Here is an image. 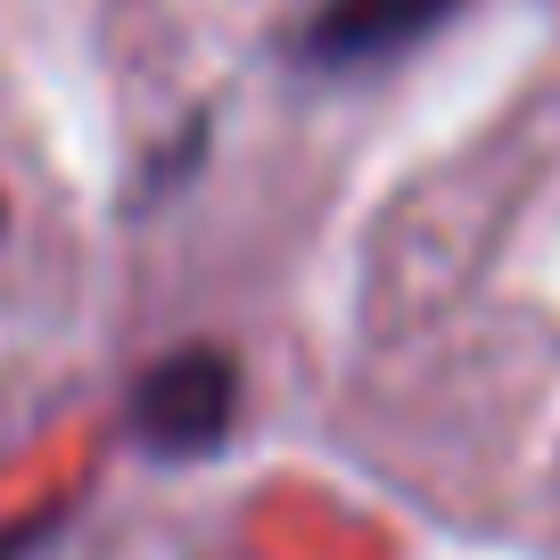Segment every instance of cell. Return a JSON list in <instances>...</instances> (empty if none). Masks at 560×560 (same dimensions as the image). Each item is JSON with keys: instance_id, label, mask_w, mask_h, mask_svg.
<instances>
[{"instance_id": "3", "label": "cell", "mask_w": 560, "mask_h": 560, "mask_svg": "<svg viewBox=\"0 0 560 560\" xmlns=\"http://www.w3.org/2000/svg\"><path fill=\"white\" fill-rule=\"evenodd\" d=\"M58 520H67V503H50V511H34V520H9V527H0V560H25V552H34V544L42 536H50V527Z\"/></svg>"}, {"instance_id": "2", "label": "cell", "mask_w": 560, "mask_h": 560, "mask_svg": "<svg viewBox=\"0 0 560 560\" xmlns=\"http://www.w3.org/2000/svg\"><path fill=\"white\" fill-rule=\"evenodd\" d=\"M462 0H322V18L305 25V58L314 67H363L404 42H420L429 25H445Z\"/></svg>"}, {"instance_id": "1", "label": "cell", "mask_w": 560, "mask_h": 560, "mask_svg": "<svg viewBox=\"0 0 560 560\" xmlns=\"http://www.w3.org/2000/svg\"><path fill=\"white\" fill-rule=\"evenodd\" d=\"M231 404H240V371H231V354L182 347V354H165V363L140 380V438L158 445V454L190 462V454H207V445H223Z\"/></svg>"}]
</instances>
